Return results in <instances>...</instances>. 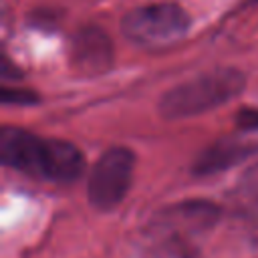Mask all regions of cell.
I'll use <instances>...</instances> for the list:
<instances>
[{
    "mask_svg": "<svg viewBox=\"0 0 258 258\" xmlns=\"http://www.w3.org/2000/svg\"><path fill=\"white\" fill-rule=\"evenodd\" d=\"M0 159L22 173L60 183L75 181L85 169V157L71 141L40 137L20 127H2Z\"/></svg>",
    "mask_w": 258,
    "mask_h": 258,
    "instance_id": "1",
    "label": "cell"
},
{
    "mask_svg": "<svg viewBox=\"0 0 258 258\" xmlns=\"http://www.w3.org/2000/svg\"><path fill=\"white\" fill-rule=\"evenodd\" d=\"M246 77L234 67L206 71L165 91L159 99V113L165 119H183L212 111L242 93Z\"/></svg>",
    "mask_w": 258,
    "mask_h": 258,
    "instance_id": "2",
    "label": "cell"
},
{
    "mask_svg": "<svg viewBox=\"0 0 258 258\" xmlns=\"http://www.w3.org/2000/svg\"><path fill=\"white\" fill-rule=\"evenodd\" d=\"M191 26L189 14L179 4H147L129 10L121 20V32L143 48H167L179 42Z\"/></svg>",
    "mask_w": 258,
    "mask_h": 258,
    "instance_id": "3",
    "label": "cell"
},
{
    "mask_svg": "<svg viewBox=\"0 0 258 258\" xmlns=\"http://www.w3.org/2000/svg\"><path fill=\"white\" fill-rule=\"evenodd\" d=\"M135 157L127 147L107 149L93 165L87 179V196L95 210L107 212L121 204L133 177Z\"/></svg>",
    "mask_w": 258,
    "mask_h": 258,
    "instance_id": "4",
    "label": "cell"
},
{
    "mask_svg": "<svg viewBox=\"0 0 258 258\" xmlns=\"http://www.w3.org/2000/svg\"><path fill=\"white\" fill-rule=\"evenodd\" d=\"M69 60L81 75H105L113 67V42L109 34L93 24L81 26L71 38Z\"/></svg>",
    "mask_w": 258,
    "mask_h": 258,
    "instance_id": "5",
    "label": "cell"
},
{
    "mask_svg": "<svg viewBox=\"0 0 258 258\" xmlns=\"http://www.w3.org/2000/svg\"><path fill=\"white\" fill-rule=\"evenodd\" d=\"M258 153V143L244 141L238 137H224L212 145H208L194 161L191 173L196 175H210L224 169H230L238 165L240 161L250 159Z\"/></svg>",
    "mask_w": 258,
    "mask_h": 258,
    "instance_id": "6",
    "label": "cell"
},
{
    "mask_svg": "<svg viewBox=\"0 0 258 258\" xmlns=\"http://www.w3.org/2000/svg\"><path fill=\"white\" fill-rule=\"evenodd\" d=\"M218 216H220L218 206L204 202V200H189V202H181V204H175L159 212V226L161 230L191 234V232L212 228Z\"/></svg>",
    "mask_w": 258,
    "mask_h": 258,
    "instance_id": "7",
    "label": "cell"
},
{
    "mask_svg": "<svg viewBox=\"0 0 258 258\" xmlns=\"http://www.w3.org/2000/svg\"><path fill=\"white\" fill-rule=\"evenodd\" d=\"M0 97H2V103H10V105H32L38 101L34 91L18 89V87H4Z\"/></svg>",
    "mask_w": 258,
    "mask_h": 258,
    "instance_id": "8",
    "label": "cell"
},
{
    "mask_svg": "<svg viewBox=\"0 0 258 258\" xmlns=\"http://www.w3.org/2000/svg\"><path fill=\"white\" fill-rule=\"evenodd\" d=\"M236 121H238V125L244 127V129H254V127H258V111L244 109V111H240V115H238Z\"/></svg>",
    "mask_w": 258,
    "mask_h": 258,
    "instance_id": "9",
    "label": "cell"
},
{
    "mask_svg": "<svg viewBox=\"0 0 258 258\" xmlns=\"http://www.w3.org/2000/svg\"><path fill=\"white\" fill-rule=\"evenodd\" d=\"M244 187L250 194H258V165L250 167L244 175Z\"/></svg>",
    "mask_w": 258,
    "mask_h": 258,
    "instance_id": "10",
    "label": "cell"
},
{
    "mask_svg": "<svg viewBox=\"0 0 258 258\" xmlns=\"http://www.w3.org/2000/svg\"><path fill=\"white\" fill-rule=\"evenodd\" d=\"M18 77H22L20 71H18V69L10 62V58L4 54V56H2V79L8 81V79H18Z\"/></svg>",
    "mask_w": 258,
    "mask_h": 258,
    "instance_id": "11",
    "label": "cell"
}]
</instances>
